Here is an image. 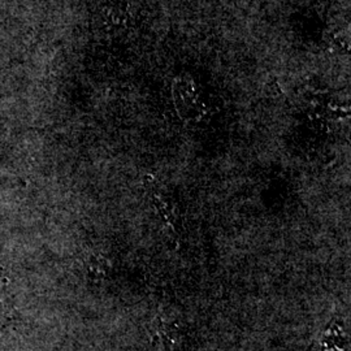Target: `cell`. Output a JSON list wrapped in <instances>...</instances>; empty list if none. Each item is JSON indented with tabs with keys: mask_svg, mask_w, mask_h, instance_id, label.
<instances>
[{
	"mask_svg": "<svg viewBox=\"0 0 351 351\" xmlns=\"http://www.w3.org/2000/svg\"><path fill=\"white\" fill-rule=\"evenodd\" d=\"M172 90L178 112L189 119L201 116L204 110L201 85L191 75H178Z\"/></svg>",
	"mask_w": 351,
	"mask_h": 351,
	"instance_id": "obj_1",
	"label": "cell"
},
{
	"mask_svg": "<svg viewBox=\"0 0 351 351\" xmlns=\"http://www.w3.org/2000/svg\"><path fill=\"white\" fill-rule=\"evenodd\" d=\"M11 311H12L11 300L7 295V291L4 287L0 285V329L5 326V323L10 320Z\"/></svg>",
	"mask_w": 351,
	"mask_h": 351,
	"instance_id": "obj_2",
	"label": "cell"
}]
</instances>
